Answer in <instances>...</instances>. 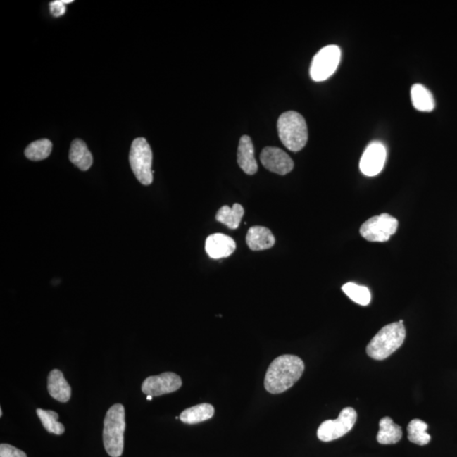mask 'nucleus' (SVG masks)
Listing matches in <instances>:
<instances>
[{
	"label": "nucleus",
	"mask_w": 457,
	"mask_h": 457,
	"mask_svg": "<svg viewBox=\"0 0 457 457\" xmlns=\"http://www.w3.org/2000/svg\"><path fill=\"white\" fill-rule=\"evenodd\" d=\"M305 365L299 356L282 355L276 358L268 367L264 388L273 395L288 391L303 375Z\"/></svg>",
	"instance_id": "nucleus-1"
},
{
	"label": "nucleus",
	"mask_w": 457,
	"mask_h": 457,
	"mask_svg": "<svg viewBox=\"0 0 457 457\" xmlns=\"http://www.w3.org/2000/svg\"><path fill=\"white\" fill-rule=\"evenodd\" d=\"M406 331L403 320L383 327L367 346V354L375 360H384L399 349L403 344Z\"/></svg>",
	"instance_id": "nucleus-2"
},
{
	"label": "nucleus",
	"mask_w": 457,
	"mask_h": 457,
	"mask_svg": "<svg viewBox=\"0 0 457 457\" xmlns=\"http://www.w3.org/2000/svg\"><path fill=\"white\" fill-rule=\"evenodd\" d=\"M125 412L121 404L112 406L104 418V446L108 455L120 457L124 450Z\"/></svg>",
	"instance_id": "nucleus-3"
},
{
	"label": "nucleus",
	"mask_w": 457,
	"mask_h": 457,
	"mask_svg": "<svg viewBox=\"0 0 457 457\" xmlns=\"http://www.w3.org/2000/svg\"><path fill=\"white\" fill-rule=\"evenodd\" d=\"M277 129L280 141L292 152H299L307 144L308 139L307 123L299 113L284 112L280 116Z\"/></svg>",
	"instance_id": "nucleus-4"
},
{
	"label": "nucleus",
	"mask_w": 457,
	"mask_h": 457,
	"mask_svg": "<svg viewBox=\"0 0 457 457\" xmlns=\"http://www.w3.org/2000/svg\"><path fill=\"white\" fill-rule=\"evenodd\" d=\"M129 161L133 173L139 182L144 186L151 185L154 173L152 170L153 153L145 138L139 137L133 141Z\"/></svg>",
	"instance_id": "nucleus-5"
},
{
	"label": "nucleus",
	"mask_w": 457,
	"mask_h": 457,
	"mask_svg": "<svg viewBox=\"0 0 457 457\" xmlns=\"http://www.w3.org/2000/svg\"><path fill=\"white\" fill-rule=\"evenodd\" d=\"M399 222L389 213L370 218L361 226L360 234L371 242H385L396 232Z\"/></svg>",
	"instance_id": "nucleus-6"
},
{
	"label": "nucleus",
	"mask_w": 457,
	"mask_h": 457,
	"mask_svg": "<svg viewBox=\"0 0 457 457\" xmlns=\"http://www.w3.org/2000/svg\"><path fill=\"white\" fill-rule=\"evenodd\" d=\"M341 49L337 45H329L323 48L313 57L310 75L313 81L323 82L330 78L338 68L341 61Z\"/></svg>",
	"instance_id": "nucleus-7"
},
{
	"label": "nucleus",
	"mask_w": 457,
	"mask_h": 457,
	"mask_svg": "<svg viewBox=\"0 0 457 457\" xmlns=\"http://www.w3.org/2000/svg\"><path fill=\"white\" fill-rule=\"evenodd\" d=\"M358 418V413L352 408H344L338 418L321 423L317 431L318 438L324 442H333L343 437L352 430Z\"/></svg>",
	"instance_id": "nucleus-8"
},
{
	"label": "nucleus",
	"mask_w": 457,
	"mask_h": 457,
	"mask_svg": "<svg viewBox=\"0 0 457 457\" xmlns=\"http://www.w3.org/2000/svg\"><path fill=\"white\" fill-rule=\"evenodd\" d=\"M182 385V380L178 375L166 372L148 377L142 384V392L146 396H161L178 391Z\"/></svg>",
	"instance_id": "nucleus-9"
},
{
	"label": "nucleus",
	"mask_w": 457,
	"mask_h": 457,
	"mask_svg": "<svg viewBox=\"0 0 457 457\" xmlns=\"http://www.w3.org/2000/svg\"><path fill=\"white\" fill-rule=\"evenodd\" d=\"M387 149L380 142H372L365 149L360 161V170L367 176H375L382 171L387 161Z\"/></svg>",
	"instance_id": "nucleus-10"
},
{
	"label": "nucleus",
	"mask_w": 457,
	"mask_h": 457,
	"mask_svg": "<svg viewBox=\"0 0 457 457\" xmlns=\"http://www.w3.org/2000/svg\"><path fill=\"white\" fill-rule=\"evenodd\" d=\"M262 165L273 173L284 175L293 170L294 162L282 149L267 146L260 154Z\"/></svg>",
	"instance_id": "nucleus-11"
},
{
	"label": "nucleus",
	"mask_w": 457,
	"mask_h": 457,
	"mask_svg": "<svg viewBox=\"0 0 457 457\" xmlns=\"http://www.w3.org/2000/svg\"><path fill=\"white\" fill-rule=\"evenodd\" d=\"M236 242L225 234H211L205 242V250L213 259L228 258L236 251Z\"/></svg>",
	"instance_id": "nucleus-12"
},
{
	"label": "nucleus",
	"mask_w": 457,
	"mask_h": 457,
	"mask_svg": "<svg viewBox=\"0 0 457 457\" xmlns=\"http://www.w3.org/2000/svg\"><path fill=\"white\" fill-rule=\"evenodd\" d=\"M237 162L246 174L253 175L257 173L258 163L254 157V146L249 136L241 137L237 150Z\"/></svg>",
	"instance_id": "nucleus-13"
},
{
	"label": "nucleus",
	"mask_w": 457,
	"mask_h": 457,
	"mask_svg": "<svg viewBox=\"0 0 457 457\" xmlns=\"http://www.w3.org/2000/svg\"><path fill=\"white\" fill-rule=\"evenodd\" d=\"M246 242L251 250L263 251L271 249L275 238L270 230L263 226H253L247 232Z\"/></svg>",
	"instance_id": "nucleus-14"
},
{
	"label": "nucleus",
	"mask_w": 457,
	"mask_h": 457,
	"mask_svg": "<svg viewBox=\"0 0 457 457\" xmlns=\"http://www.w3.org/2000/svg\"><path fill=\"white\" fill-rule=\"evenodd\" d=\"M48 391L54 399L63 403L70 399L71 388L61 370H54L49 373Z\"/></svg>",
	"instance_id": "nucleus-15"
},
{
	"label": "nucleus",
	"mask_w": 457,
	"mask_h": 457,
	"mask_svg": "<svg viewBox=\"0 0 457 457\" xmlns=\"http://www.w3.org/2000/svg\"><path fill=\"white\" fill-rule=\"evenodd\" d=\"M69 158L74 165L83 171L89 170L94 162L90 151L81 139H75L71 144Z\"/></svg>",
	"instance_id": "nucleus-16"
},
{
	"label": "nucleus",
	"mask_w": 457,
	"mask_h": 457,
	"mask_svg": "<svg viewBox=\"0 0 457 457\" xmlns=\"http://www.w3.org/2000/svg\"><path fill=\"white\" fill-rule=\"evenodd\" d=\"M215 412V408L211 404L202 403L184 410L180 415V419L187 425H196L212 418Z\"/></svg>",
	"instance_id": "nucleus-17"
},
{
	"label": "nucleus",
	"mask_w": 457,
	"mask_h": 457,
	"mask_svg": "<svg viewBox=\"0 0 457 457\" xmlns=\"http://www.w3.org/2000/svg\"><path fill=\"white\" fill-rule=\"evenodd\" d=\"M413 106L418 111L431 112L434 110L435 102L433 94L422 84H414L411 89Z\"/></svg>",
	"instance_id": "nucleus-18"
},
{
	"label": "nucleus",
	"mask_w": 457,
	"mask_h": 457,
	"mask_svg": "<svg viewBox=\"0 0 457 457\" xmlns=\"http://www.w3.org/2000/svg\"><path fill=\"white\" fill-rule=\"evenodd\" d=\"M401 437V426L396 425L391 418L385 417L381 419L377 442L381 444H393L399 442Z\"/></svg>",
	"instance_id": "nucleus-19"
},
{
	"label": "nucleus",
	"mask_w": 457,
	"mask_h": 457,
	"mask_svg": "<svg viewBox=\"0 0 457 457\" xmlns=\"http://www.w3.org/2000/svg\"><path fill=\"white\" fill-rule=\"evenodd\" d=\"M243 215H244V208L241 204H234L232 208L225 205L221 207L220 211L216 213V220L220 222L232 230H237L240 225Z\"/></svg>",
	"instance_id": "nucleus-20"
},
{
	"label": "nucleus",
	"mask_w": 457,
	"mask_h": 457,
	"mask_svg": "<svg viewBox=\"0 0 457 457\" xmlns=\"http://www.w3.org/2000/svg\"><path fill=\"white\" fill-rule=\"evenodd\" d=\"M429 425L421 419H413L408 426V439L410 442L418 444V446H426L431 440V436L427 433Z\"/></svg>",
	"instance_id": "nucleus-21"
},
{
	"label": "nucleus",
	"mask_w": 457,
	"mask_h": 457,
	"mask_svg": "<svg viewBox=\"0 0 457 457\" xmlns=\"http://www.w3.org/2000/svg\"><path fill=\"white\" fill-rule=\"evenodd\" d=\"M342 291L356 304L368 306L370 303L371 292L370 289L366 287L349 282L344 284Z\"/></svg>",
	"instance_id": "nucleus-22"
},
{
	"label": "nucleus",
	"mask_w": 457,
	"mask_h": 457,
	"mask_svg": "<svg viewBox=\"0 0 457 457\" xmlns=\"http://www.w3.org/2000/svg\"><path fill=\"white\" fill-rule=\"evenodd\" d=\"M42 425L49 433L61 435L65 433V426L58 421V414L54 411L39 408L37 410Z\"/></svg>",
	"instance_id": "nucleus-23"
},
{
	"label": "nucleus",
	"mask_w": 457,
	"mask_h": 457,
	"mask_svg": "<svg viewBox=\"0 0 457 457\" xmlns=\"http://www.w3.org/2000/svg\"><path fill=\"white\" fill-rule=\"evenodd\" d=\"M52 142L48 139H41L28 145L25 155L32 161H40L47 158L52 152Z\"/></svg>",
	"instance_id": "nucleus-24"
},
{
	"label": "nucleus",
	"mask_w": 457,
	"mask_h": 457,
	"mask_svg": "<svg viewBox=\"0 0 457 457\" xmlns=\"http://www.w3.org/2000/svg\"><path fill=\"white\" fill-rule=\"evenodd\" d=\"M73 3V0H54L49 3L50 13L54 18H61L66 12V5Z\"/></svg>",
	"instance_id": "nucleus-25"
},
{
	"label": "nucleus",
	"mask_w": 457,
	"mask_h": 457,
	"mask_svg": "<svg viewBox=\"0 0 457 457\" xmlns=\"http://www.w3.org/2000/svg\"><path fill=\"white\" fill-rule=\"evenodd\" d=\"M0 457H27L26 453L11 444H0Z\"/></svg>",
	"instance_id": "nucleus-26"
},
{
	"label": "nucleus",
	"mask_w": 457,
	"mask_h": 457,
	"mask_svg": "<svg viewBox=\"0 0 457 457\" xmlns=\"http://www.w3.org/2000/svg\"><path fill=\"white\" fill-rule=\"evenodd\" d=\"M0 416H3V411L2 409H0Z\"/></svg>",
	"instance_id": "nucleus-27"
},
{
	"label": "nucleus",
	"mask_w": 457,
	"mask_h": 457,
	"mask_svg": "<svg viewBox=\"0 0 457 457\" xmlns=\"http://www.w3.org/2000/svg\"><path fill=\"white\" fill-rule=\"evenodd\" d=\"M152 398H153V396H148V400H149V401H151V400H152Z\"/></svg>",
	"instance_id": "nucleus-28"
}]
</instances>
